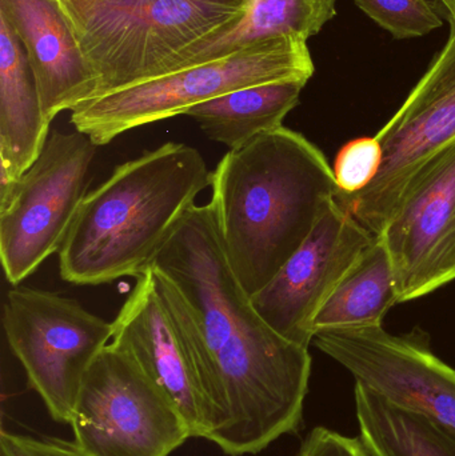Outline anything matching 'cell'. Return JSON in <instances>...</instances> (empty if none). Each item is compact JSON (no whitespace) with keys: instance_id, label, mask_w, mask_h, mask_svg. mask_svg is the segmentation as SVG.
I'll return each mask as SVG.
<instances>
[{"instance_id":"1","label":"cell","mask_w":455,"mask_h":456,"mask_svg":"<svg viewBox=\"0 0 455 456\" xmlns=\"http://www.w3.org/2000/svg\"><path fill=\"white\" fill-rule=\"evenodd\" d=\"M155 287L197 367L206 441L229 456L256 455L304 420L309 348L259 315L229 263L213 206H192L150 263Z\"/></svg>"},{"instance_id":"2","label":"cell","mask_w":455,"mask_h":456,"mask_svg":"<svg viewBox=\"0 0 455 456\" xmlns=\"http://www.w3.org/2000/svg\"><path fill=\"white\" fill-rule=\"evenodd\" d=\"M210 187L224 251L250 297L305 243L338 195L322 151L285 126L230 150L211 173Z\"/></svg>"},{"instance_id":"3","label":"cell","mask_w":455,"mask_h":456,"mask_svg":"<svg viewBox=\"0 0 455 456\" xmlns=\"http://www.w3.org/2000/svg\"><path fill=\"white\" fill-rule=\"evenodd\" d=\"M210 183L202 155L184 143L118 166L83 200L59 251L61 278L77 286L138 278Z\"/></svg>"},{"instance_id":"4","label":"cell","mask_w":455,"mask_h":456,"mask_svg":"<svg viewBox=\"0 0 455 456\" xmlns=\"http://www.w3.org/2000/svg\"><path fill=\"white\" fill-rule=\"evenodd\" d=\"M61 2L95 72L99 98L163 77L184 48L240 20L250 0Z\"/></svg>"},{"instance_id":"5","label":"cell","mask_w":455,"mask_h":456,"mask_svg":"<svg viewBox=\"0 0 455 456\" xmlns=\"http://www.w3.org/2000/svg\"><path fill=\"white\" fill-rule=\"evenodd\" d=\"M314 71L307 40L286 35L90 99L72 110L69 120L95 146H106L133 128L184 115L191 107L232 91L264 83L309 82Z\"/></svg>"},{"instance_id":"6","label":"cell","mask_w":455,"mask_h":456,"mask_svg":"<svg viewBox=\"0 0 455 456\" xmlns=\"http://www.w3.org/2000/svg\"><path fill=\"white\" fill-rule=\"evenodd\" d=\"M3 329L55 422L69 425L85 372L112 338V322L77 300L29 287L10 289L3 305Z\"/></svg>"},{"instance_id":"7","label":"cell","mask_w":455,"mask_h":456,"mask_svg":"<svg viewBox=\"0 0 455 456\" xmlns=\"http://www.w3.org/2000/svg\"><path fill=\"white\" fill-rule=\"evenodd\" d=\"M69 426L87 456H170L191 438L165 391L112 345L85 372Z\"/></svg>"},{"instance_id":"8","label":"cell","mask_w":455,"mask_h":456,"mask_svg":"<svg viewBox=\"0 0 455 456\" xmlns=\"http://www.w3.org/2000/svg\"><path fill=\"white\" fill-rule=\"evenodd\" d=\"M96 147L79 131H53L34 165L0 200V257L12 286L61 251L87 195Z\"/></svg>"},{"instance_id":"9","label":"cell","mask_w":455,"mask_h":456,"mask_svg":"<svg viewBox=\"0 0 455 456\" xmlns=\"http://www.w3.org/2000/svg\"><path fill=\"white\" fill-rule=\"evenodd\" d=\"M449 23L448 42L397 114L377 133L382 149L378 175L358 194L336 198L376 238L411 179L455 142V19Z\"/></svg>"},{"instance_id":"10","label":"cell","mask_w":455,"mask_h":456,"mask_svg":"<svg viewBox=\"0 0 455 456\" xmlns=\"http://www.w3.org/2000/svg\"><path fill=\"white\" fill-rule=\"evenodd\" d=\"M313 342L352 372L355 382L455 434V370L421 340L376 326L326 330Z\"/></svg>"},{"instance_id":"11","label":"cell","mask_w":455,"mask_h":456,"mask_svg":"<svg viewBox=\"0 0 455 456\" xmlns=\"http://www.w3.org/2000/svg\"><path fill=\"white\" fill-rule=\"evenodd\" d=\"M374 240L376 236L333 200L305 243L251 297L254 307L278 334L309 348L318 311Z\"/></svg>"},{"instance_id":"12","label":"cell","mask_w":455,"mask_h":456,"mask_svg":"<svg viewBox=\"0 0 455 456\" xmlns=\"http://www.w3.org/2000/svg\"><path fill=\"white\" fill-rule=\"evenodd\" d=\"M384 240L400 303L455 279V142L429 160L406 187Z\"/></svg>"},{"instance_id":"13","label":"cell","mask_w":455,"mask_h":456,"mask_svg":"<svg viewBox=\"0 0 455 456\" xmlns=\"http://www.w3.org/2000/svg\"><path fill=\"white\" fill-rule=\"evenodd\" d=\"M112 329L110 345L126 354L165 391L191 438H207L210 428L197 367L181 330L158 295L150 265L136 278Z\"/></svg>"},{"instance_id":"14","label":"cell","mask_w":455,"mask_h":456,"mask_svg":"<svg viewBox=\"0 0 455 456\" xmlns=\"http://www.w3.org/2000/svg\"><path fill=\"white\" fill-rule=\"evenodd\" d=\"M0 18L26 50L48 122L95 98L98 79L61 0H0Z\"/></svg>"},{"instance_id":"15","label":"cell","mask_w":455,"mask_h":456,"mask_svg":"<svg viewBox=\"0 0 455 456\" xmlns=\"http://www.w3.org/2000/svg\"><path fill=\"white\" fill-rule=\"evenodd\" d=\"M50 125L26 50L0 18V200L34 165Z\"/></svg>"},{"instance_id":"16","label":"cell","mask_w":455,"mask_h":456,"mask_svg":"<svg viewBox=\"0 0 455 456\" xmlns=\"http://www.w3.org/2000/svg\"><path fill=\"white\" fill-rule=\"evenodd\" d=\"M338 0H250L245 15L184 48L166 74L210 63L266 40L296 35L309 40L337 15ZM163 75V77H165Z\"/></svg>"},{"instance_id":"17","label":"cell","mask_w":455,"mask_h":456,"mask_svg":"<svg viewBox=\"0 0 455 456\" xmlns=\"http://www.w3.org/2000/svg\"><path fill=\"white\" fill-rule=\"evenodd\" d=\"M306 85L290 80L250 86L197 104L184 115L192 118L208 139L234 150L283 126Z\"/></svg>"},{"instance_id":"18","label":"cell","mask_w":455,"mask_h":456,"mask_svg":"<svg viewBox=\"0 0 455 456\" xmlns=\"http://www.w3.org/2000/svg\"><path fill=\"white\" fill-rule=\"evenodd\" d=\"M400 303L392 257L384 240L365 249L339 281L313 321V332L382 326L384 316Z\"/></svg>"},{"instance_id":"19","label":"cell","mask_w":455,"mask_h":456,"mask_svg":"<svg viewBox=\"0 0 455 456\" xmlns=\"http://www.w3.org/2000/svg\"><path fill=\"white\" fill-rule=\"evenodd\" d=\"M361 439L373 456H455V434L355 383Z\"/></svg>"},{"instance_id":"20","label":"cell","mask_w":455,"mask_h":456,"mask_svg":"<svg viewBox=\"0 0 455 456\" xmlns=\"http://www.w3.org/2000/svg\"><path fill=\"white\" fill-rule=\"evenodd\" d=\"M355 4L394 39L424 37L443 26L427 0H354Z\"/></svg>"},{"instance_id":"21","label":"cell","mask_w":455,"mask_h":456,"mask_svg":"<svg viewBox=\"0 0 455 456\" xmlns=\"http://www.w3.org/2000/svg\"><path fill=\"white\" fill-rule=\"evenodd\" d=\"M382 165L378 139L360 138L342 147L334 163L333 174L338 187L337 197H350L373 183Z\"/></svg>"},{"instance_id":"22","label":"cell","mask_w":455,"mask_h":456,"mask_svg":"<svg viewBox=\"0 0 455 456\" xmlns=\"http://www.w3.org/2000/svg\"><path fill=\"white\" fill-rule=\"evenodd\" d=\"M2 456H87L75 442L59 438H37L2 431L0 434Z\"/></svg>"},{"instance_id":"23","label":"cell","mask_w":455,"mask_h":456,"mask_svg":"<svg viewBox=\"0 0 455 456\" xmlns=\"http://www.w3.org/2000/svg\"><path fill=\"white\" fill-rule=\"evenodd\" d=\"M298 456H373L362 439L349 438L325 428H315L306 436Z\"/></svg>"},{"instance_id":"24","label":"cell","mask_w":455,"mask_h":456,"mask_svg":"<svg viewBox=\"0 0 455 456\" xmlns=\"http://www.w3.org/2000/svg\"><path fill=\"white\" fill-rule=\"evenodd\" d=\"M441 2L445 4V7L448 8V10H451V7H453L454 0H441Z\"/></svg>"}]
</instances>
